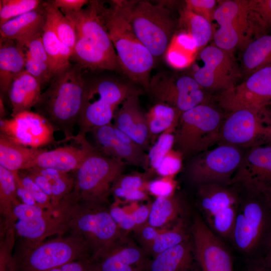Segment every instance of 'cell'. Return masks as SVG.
Segmentation results:
<instances>
[{"instance_id":"cell-1","label":"cell","mask_w":271,"mask_h":271,"mask_svg":"<svg viewBox=\"0 0 271 271\" xmlns=\"http://www.w3.org/2000/svg\"><path fill=\"white\" fill-rule=\"evenodd\" d=\"M57 207L62 216L65 232L83 238L93 260L107 253L128 235L114 220L107 205L78 201L71 192Z\"/></svg>"},{"instance_id":"cell-2","label":"cell","mask_w":271,"mask_h":271,"mask_svg":"<svg viewBox=\"0 0 271 271\" xmlns=\"http://www.w3.org/2000/svg\"><path fill=\"white\" fill-rule=\"evenodd\" d=\"M83 68L71 64L55 75L34 106L43 116L64 136V141L74 140L82 106L85 78Z\"/></svg>"},{"instance_id":"cell-3","label":"cell","mask_w":271,"mask_h":271,"mask_svg":"<svg viewBox=\"0 0 271 271\" xmlns=\"http://www.w3.org/2000/svg\"><path fill=\"white\" fill-rule=\"evenodd\" d=\"M96 5L115 49L120 71L146 91L156 59L136 35L114 0L108 5L96 1Z\"/></svg>"},{"instance_id":"cell-4","label":"cell","mask_w":271,"mask_h":271,"mask_svg":"<svg viewBox=\"0 0 271 271\" xmlns=\"http://www.w3.org/2000/svg\"><path fill=\"white\" fill-rule=\"evenodd\" d=\"M134 34L155 59L164 56L178 21L167 2L114 0Z\"/></svg>"},{"instance_id":"cell-5","label":"cell","mask_w":271,"mask_h":271,"mask_svg":"<svg viewBox=\"0 0 271 271\" xmlns=\"http://www.w3.org/2000/svg\"><path fill=\"white\" fill-rule=\"evenodd\" d=\"M140 92L130 84L110 77L85 78L75 142L86 139L92 128L111 123L118 106Z\"/></svg>"},{"instance_id":"cell-6","label":"cell","mask_w":271,"mask_h":271,"mask_svg":"<svg viewBox=\"0 0 271 271\" xmlns=\"http://www.w3.org/2000/svg\"><path fill=\"white\" fill-rule=\"evenodd\" d=\"M225 115L209 103L182 112L174 133L176 150L192 158L218 144Z\"/></svg>"},{"instance_id":"cell-7","label":"cell","mask_w":271,"mask_h":271,"mask_svg":"<svg viewBox=\"0 0 271 271\" xmlns=\"http://www.w3.org/2000/svg\"><path fill=\"white\" fill-rule=\"evenodd\" d=\"M126 164L103 154L95 147L80 167L73 172L72 195L81 202L107 205L112 186L122 175Z\"/></svg>"},{"instance_id":"cell-8","label":"cell","mask_w":271,"mask_h":271,"mask_svg":"<svg viewBox=\"0 0 271 271\" xmlns=\"http://www.w3.org/2000/svg\"><path fill=\"white\" fill-rule=\"evenodd\" d=\"M231 240L236 247L251 253L264 245L271 236V212L262 192L241 190Z\"/></svg>"},{"instance_id":"cell-9","label":"cell","mask_w":271,"mask_h":271,"mask_svg":"<svg viewBox=\"0 0 271 271\" xmlns=\"http://www.w3.org/2000/svg\"><path fill=\"white\" fill-rule=\"evenodd\" d=\"M213 20L219 25L213 36L214 44L228 51L245 48L253 35L256 38L266 34L250 11L248 1H224L216 8Z\"/></svg>"},{"instance_id":"cell-10","label":"cell","mask_w":271,"mask_h":271,"mask_svg":"<svg viewBox=\"0 0 271 271\" xmlns=\"http://www.w3.org/2000/svg\"><path fill=\"white\" fill-rule=\"evenodd\" d=\"M58 236L22 250L15 257L17 271H49L73 261L91 257L87 244L80 236L71 234Z\"/></svg>"},{"instance_id":"cell-11","label":"cell","mask_w":271,"mask_h":271,"mask_svg":"<svg viewBox=\"0 0 271 271\" xmlns=\"http://www.w3.org/2000/svg\"><path fill=\"white\" fill-rule=\"evenodd\" d=\"M197 195L208 227L217 235L231 239L241 201L240 190L231 185L207 183L198 186Z\"/></svg>"},{"instance_id":"cell-12","label":"cell","mask_w":271,"mask_h":271,"mask_svg":"<svg viewBox=\"0 0 271 271\" xmlns=\"http://www.w3.org/2000/svg\"><path fill=\"white\" fill-rule=\"evenodd\" d=\"M219 144L245 150L271 144V116L262 108L226 113Z\"/></svg>"},{"instance_id":"cell-13","label":"cell","mask_w":271,"mask_h":271,"mask_svg":"<svg viewBox=\"0 0 271 271\" xmlns=\"http://www.w3.org/2000/svg\"><path fill=\"white\" fill-rule=\"evenodd\" d=\"M245 149L219 144L191 158L187 167L190 181L197 186L207 183L229 185L238 167Z\"/></svg>"},{"instance_id":"cell-14","label":"cell","mask_w":271,"mask_h":271,"mask_svg":"<svg viewBox=\"0 0 271 271\" xmlns=\"http://www.w3.org/2000/svg\"><path fill=\"white\" fill-rule=\"evenodd\" d=\"M146 91L156 103L168 104L181 112L209 103L211 98L190 75H177L162 71L152 76Z\"/></svg>"},{"instance_id":"cell-15","label":"cell","mask_w":271,"mask_h":271,"mask_svg":"<svg viewBox=\"0 0 271 271\" xmlns=\"http://www.w3.org/2000/svg\"><path fill=\"white\" fill-rule=\"evenodd\" d=\"M14 215L13 228L24 240L22 250L37 245L51 235L62 236L66 233L57 206L51 210L22 203L15 207Z\"/></svg>"},{"instance_id":"cell-16","label":"cell","mask_w":271,"mask_h":271,"mask_svg":"<svg viewBox=\"0 0 271 271\" xmlns=\"http://www.w3.org/2000/svg\"><path fill=\"white\" fill-rule=\"evenodd\" d=\"M199 57L203 65L193 66L190 75L204 89L220 90L222 92L235 85L239 71L232 52L214 44L202 49Z\"/></svg>"},{"instance_id":"cell-17","label":"cell","mask_w":271,"mask_h":271,"mask_svg":"<svg viewBox=\"0 0 271 271\" xmlns=\"http://www.w3.org/2000/svg\"><path fill=\"white\" fill-rule=\"evenodd\" d=\"M214 99L226 113L261 108L271 101V65L250 74L244 82L221 92Z\"/></svg>"},{"instance_id":"cell-18","label":"cell","mask_w":271,"mask_h":271,"mask_svg":"<svg viewBox=\"0 0 271 271\" xmlns=\"http://www.w3.org/2000/svg\"><path fill=\"white\" fill-rule=\"evenodd\" d=\"M1 133L14 142L40 148L55 141L53 126L43 116L31 110L20 112L0 121Z\"/></svg>"},{"instance_id":"cell-19","label":"cell","mask_w":271,"mask_h":271,"mask_svg":"<svg viewBox=\"0 0 271 271\" xmlns=\"http://www.w3.org/2000/svg\"><path fill=\"white\" fill-rule=\"evenodd\" d=\"M229 185L247 192L271 187V144L245 149Z\"/></svg>"},{"instance_id":"cell-20","label":"cell","mask_w":271,"mask_h":271,"mask_svg":"<svg viewBox=\"0 0 271 271\" xmlns=\"http://www.w3.org/2000/svg\"><path fill=\"white\" fill-rule=\"evenodd\" d=\"M191 231L201 271H233L232 258L227 248L198 214L194 217Z\"/></svg>"},{"instance_id":"cell-21","label":"cell","mask_w":271,"mask_h":271,"mask_svg":"<svg viewBox=\"0 0 271 271\" xmlns=\"http://www.w3.org/2000/svg\"><path fill=\"white\" fill-rule=\"evenodd\" d=\"M90 132L95 148L103 154L126 164L145 167L147 155L144 150L111 122L94 127Z\"/></svg>"},{"instance_id":"cell-22","label":"cell","mask_w":271,"mask_h":271,"mask_svg":"<svg viewBox=\"0 0 271 271\" xmlns=\"http://www.w3.org/2000/svg\"><path fill=\"white\" fill-rule=\"evenodd\" d=\"M64 15L73 24L77 37L85 39L95 47L117 58L106 28L98 13L96 1H89L79 11Z\"/></svg>"},{"instance_id":"cell-23","label":"cell","mask_w":271,"mask_h":271,"mask_svg":"<svg viewBox=\"0 0 271 271\" xmlns=\"http://www.w3.org/2000/svg\"><path fill=\"white\" fill-rule=\"evenodd\" d=\"M93 260L97 271H147L150 261L145 250L128 235L107 253Z\"/></svg>"},{"instance_id":"cell-24","label":"cell","mask_w":271,"mask_h":271,"mask_svg":"<svg viewBox=\"0 0 271 271\" xmlns=\"http://www.w3.org/2000/svg\"><path fill=\"white\" fill-rule=\"evenodd\" d=\"M140 94H133L122 103L115 112L113 124L144 150L151 140L146 113L140 104Z\"/></svg>"},{"instance_id":"cell-25","label":"cell","mask_w":271,"mask_h":271,"mask_svg":"<svg viewBox=\"0 0 271 271\" xmlns=\"http://www.w3.org/2000/svg\"><path fill=\"white\" fill-rule=\"evenodd\" d=\"M78 146L67 145L50 151L43 150L38 156L35 167L69 172L78 169L94 150L86 139Z\"/></svg>"},{"instance_id":"cell-26","label":"cell","mask_w":271,"mask_h":271,"mask_svg":"<svg viewBox=\"0 0 271 271\" xmlns=\"http://www.w3.org/2000/svg\"><path fill=\"white\" fill-rule=\"evenodd\" d=\"M43 2L36 9L0 26V36L26 47L33 39L42 36L47 21Z\"/></svg>"},{"instance_id":"cell-27","label":"cell","mask_w":271,"mask_h":271,"mask_svg":"<svg viewBox=\"0 0 271 271\" xmlns=\"http://www.w3.org/2000/svg\"><path fill=\"white\" fill-rule=\"evenodd\" d=\"M24 47L15 41L0 37V90L8 93L14 79L25 70Z\"/></svg>"},{"instance_id":"cell-28","label":"cell","mask_w":271,"mask_h":271,"mask_svg":"<svg viewBox=\"0 0 271 271\" xmlns=\"http://www.w3.org/2000/svg\"><path fill=\"white\" fill-rule=\"evenodd\" d=\"M40 83L24 70L13 80L8 94L12 106V116L31 110L38 102L41 94Z\"/></svg>"},{"instance_id":"cell-29","label":"cell","mask_w":271,"mask_h":271,"mask_svg":"<svg viewBox=\"0 0 271 271\" xmlns=\"http://www.w3.org/2000/svg\"><path fill=\"white\" fill-rule=\"evenodd\" d=\"M43 150L17 144L0 134V166L10 171H24L35 167L37 159Z\"/></svg>"},{"instance_id":"cell-30","label":"cell","mask_w":271,"mask_h":271,"mask_svg":"<svg viewBox=\"0 0 271 271\" xmlns=\"http://www.w3.org/2000/svg\"><path fill=\"white\" fill-rule=\"evenodd\" d=\"M71 60L83 69L120 71L117 58L109 55L80 37H77Z\"/></svg>"},{"instance_id":"cell-31","label":"cell","mask_w":271,"mask_h":271,"mask_svg":"<svg viewBox=\"0 0 271 271\" xmlns=\"http://www.w3.org/2000/svg\"><path fill=\"white\" fill-rule=\"evenodd\" d=\"M193 250L188 238L157 255L150 261L147 271H186L192 263Z\"/></svg>"},{"instance_id":"cell-32","label":"cell","mask_w":271,"mask_h":271,"mask_svg":"<svg viewBox=\"0 0 271 271\" xmlns=\"http://www.w3.org/2000/svg\"><path fill=\"white\" fill-rule=\"evenodd\" d=\"M199 50L192 37L186 32H176L173 36L164 55L171 67L183 69L194 62Z\"/></svg>"},{"instance_id":"cell-33","label":"cell","mask_w":271,"mask_h":271,"mask_svg":"<svg viewBox=\"0 0 271 271\" xmlns=\"http://www.w3.org/2000/svg\"><path fill=\"white\" fill-rule=\"evenodd\" d=\"M183 204L180 197L175 193L168 197H158L151 203L148 223L158 229H167L170 224L181 220Z\"/></svg>"},{"instance_id":"cell-34","label":"cell","mask_w":271,"mask_h":271,"mask_svg":"<svg viewBox=\"0 0 271 271\" xmlns=\"http://www.w3.org/2000/svg\"><path fill=\"white\" fill-rule=\"evenodd\" d=\"M181 112L164 103H156L146 113L151 142L164 132L175 133Z\"/></svg>"},{"instance_id":"cell-35","label":"cell","mask_w":271,"mask_h":271,"mask_svg":"<svg viewBox=\"0 0 271 271\" xmlns=\"http://www.w3.org/2000/svg\"><path fill=\"white\" fill-rule=\"evenodd\" d=\"M21 203L13 172L0 166V213L4 219L1 228L13 227L16 221L14 209Z\"/></svg>"},{"instance_id":"cell-36","label":"cell","mask_w":271,"mask_h":271,"mask_svg":"<svg viewBox=\"0 0 271 271\" xmlns=\"http://www.w3.org/2000/svg\"><path fill=\"white\" fill-rule=\"evenodd\" d=\"M178 26L192 37L199 52L206 47L214 34L211 23L185 6L180 10Z\"/></svg>"},{"instance_id":"cell-37","label":"cell","mask_w":271,"mask_h":271,"mask_svg":"<svg viewBox=\"0 0 271 271\" xmlns=\"http://www.w3.org/2000/svg\"><path fill=\"white\" fill-rule=\"evenodd\" d=\"M242 63L249 75L271 65V34L262 35L250 42L245 48Z\"/></svg>"},{"instance_id":"cell-38","label":"cell","mask_w":271,"mask_h":271,"mask_svg":"<svg viewBox=\"0 0 271 271\" xmlns=\"http://www.w3.org/2000/svg\"><path fill=\"white\" fill-rule=\"evenodd\" d=\"M47 20L51 24L60 41L73 50L77 40V33L72 23L51 2H43Z\"/></svg>"},{"instance_id":"cell-39","label":"cell","mask_w":271,"mask_h":271,"mask_svg":"<svg viewBox=\"0 0 271 271\" xmlns=\"http://www.w3.org/2000/svg\"><path fill=\"white\" fill-rule=\"evenodd\" d=\"M189 238L183 221L181 220L173 227L160 230L152 242L145 249L147 254L154 257L160 253Z\"/></svg>"},{"instance_id":"cell-40","label":"cell","mask_w":271,"mask_h":271,"mask_svg":"<svg viewBox=\"0 0 271 271\" xmlns=\"http://www.w3.org/2000/svg\"><path fill=\"white\" fill-rule=\"evenodd\" d=\"M34 167L47 180L52 192L51 202L57 207L61 200L72 191L74 185L73 175L52 169Z\"/></svg>"},{"instance_id":"cell-41","label":"cell","mask_w":271,"mask_h":271,"mask_svg":"<svg viewBox=\"0 0 271 271\" xmlns=\"http://www.w3.org/2000/svg\"><path fill=\"white\" fill-rule=\"evenodd\" d=\"M42 39L49 58L51 71L53 77L67 68L64 67L60 59V41L47 20L42 35Z\"/></svg>"},{"instance_id":"cell-42","label":"cell","mask_w":271,"mask_h":271,"mask_svg":"<svg viewBox=\"0 0 271 271\" xmlns=\"http://www.w3.org/2000/svg\"><path fill=\"white\" fill-rule=\"evenodd\" d=\"M42 2L39 0H1L0 26L37 9Z\"/></svg>"},{"instance_id":"cell-43","label":"cell","mask_w":271,"mask_h":271,"mask_svg":"<svg viewBox=\"0 0 271 271\" xmlns=\"http://www.w3.org/2000/svg\"><path fill=\"white\" fill-rule=\"evenodd\" d=\"M174 141V133L161 134L149 151L145 167L149 166L150 171L155 172L164 157L173 149Z\"/></svg>"},{"instance_id":"cell-44","label":"cell","mask_w":271,"mask_h":271,"mask_svg":"<svg viewBox=\"0 0 271 271\" xmlns=\"http://www.w3.org/2000/svg\"><path fill=\"white\" fill-rule=\"evenodd\" d=\"M15 234L13 227L1 229L0 271H17L16 259L13 254Z\"/></svg>"},{"instance_id":"cell-45","label":"cell","mask_w":271,"mask_h":271,"mask_svg":"<svg viewBox=\"0 0 271 271\" xmlns=\"http://www.w3.org/2000/svg\"><path fill=\"white\" fill-rule=\"evenodd\" d=\"M26 47L27 48L26 54L38 63L44 72L52 79L53 76L50 62L42 42V36L32 40Z\"/></svg>"},{"instance_id":"cell-46","label":"cell","mask_w":271,"mask_h":271,"mask_svg":"<svg viewBox=\"0 0 271 271\" xmlns=\"http://www.w3.org/2000/svg\"><path fill=\"white\" fill-rule=\"evenodd\" d=\"M183 157L173 148L164 157L155 172L162 177L174 176L181 169Z\"/></svg>"},{"instance_id":"cell-47","label":"cell","mask_w":271,"mask_h":271,"mask_svg":"<svg viewBox=\"0 0 271 271\" xmlns=\"http://www.w3.org/2000/svg\"><path fill=\"white\" fill-rule=\"evenodd\" d=\"M18 173L23 185L39 206L51 210L56 208L57 207L53 206L49 197L43 192L24 171H18Z\"/></svg>"},{"instance_id":"cell-48","label":"cell","mask_w":271,"mask_h":271,"mask_svg":"<svg viewBox=\"0 0 271 271\" xmlns=\"http://www.w3.org/2000/svg\"><path fill=\"white\" fill-rule=\"evenodd\" d=\"M174 176H166L148 182L146 189L158 197H168L175 193L176 183Z\"/></svg>"},{"instance_id":"cell-49","label":"cell","mask_w":271,"mask_h":271,"mask_svg":"<svg viewBox=\"0 0 271 271\" xmlns=\"http://www.w3.org/2000/svg\"><path fill=\"white\" fill-rule=\"evenodd\" d=\"M115 200L116 201L109 207L111 216L122 231L127 233L133 231L136 229L137 225L130 212H127L124 208L120 207L118 201Z\"/></svg>"},{"instance_id":"cell-50","label":"cell","mask_w":271,"mask_h":271,"mask_svg":"<svg viewBox=\"0 0 271 271\" xmlns=\"http://www.w3.org/2000/svg\"><path fill=\"white\" fill-rule=\"evenodd\" d=\"M216 3L217 1L215 0H186L185 6L211 23L216 9Z\"/></svg>"},{"instance_id":"cell-51","label":"cell","mask_w":271,"mask_h":271,"mask_svg":"<svg viewBox=\"0 0 271 271\" xmlns=\"http://www.w3.org/2000/svg\"><path fill=\"white\" fill-rule=\"evenodd\" d=\"M148 174H131L123 175L117 180L112 187L127 190H143L146 188Z\"/></svg>"},{"instance_id":"cell-52","label":"cell","mask_w":271,"mask_h":271,"mask_svg":"<svg viewBox=\"0 0 271 271\" xmlns=\"http://www.w3.org/2000/svg\"><path fill=\"white\" fill-rule=\"evenodd\" d=\"M249 10L269 29L271 27V0H249Z\"/></svg>"},{"instance_id":"cell-53","label":"cell","mask_w":271,"mask_h":271,"mask_svg":"<svg viewBox=\"0 0 271 271\" xmlns=\"http://www.w3.org/2000/svg\"><path fill=\"white\" fill-rule=\"evenodd\" d=\"M49 271H97L91 257H86L66 263Z\"/></svg>"},{"instance_id":"cell-54","label":"cell","mask_w":271,"mask_h":271,"mask_svg":"<svg viewBox=\"0 0 271 271\" xmlns=\"http://www.w3.org/2000/svg\"><path fill=\"white\" fill-rule=\"evenodd\" d=\"M25 70L34 77L42 86L50 83L51 79L43 71L41 66L26 53Z\"/></svg>"},{"instance_id":"cell-55","label":"cell","mask_w":271,"mask_h":271,"mask_svg":"<svg viewBox=\"0 0 271 271\" xmlns=\"http://www.w3.org/2000/svg\"><path fill=\"white\" fill-rule=\"evenodd\" d=\"M111 193L115 198L124 199L129 201L143 200L147 198V194L143 190H127L112 187Z\"/></svg>"},{"instance_id":"cell-56","label":"cell","mask_w":271,"mask_h":271,"mask_svg":"<svg viewBox=\"0 0 271 271\" xmlns=\"http://www.w3.org/2000/svg\"><path fill=\"white\" fill-rule=\"evenodd\" d=\"M87 0H53L52 4L63 14L77 12L82 9L88 3Z\"/></svg>"},{"instance_id":"cell-57","label":"cell","mask_w":271,"mask_h":271,"mask_svg":"<svg viewBox=\"0 0 271 271\" xmlns=\"http://www.w3.org/2000/svg\"><path fill=\"white\" fill-rule=\"evenodd\" d=\"M15 179L17 193L23 204L29 205H38L33 197L23 185L18 171H13Z\"/></svg>"},{"instance_id":"cell-58","label":"cell","mask_w":271,"mask_h":271,"mask_svg":"<svg viewBox=\"0 0 271 271\" xmlns=\"http://www.w3.org/2000/svg\"><path fill=\"white\" fill-rule=\"evenodd\" d=\"M151 206V204L142 205L132 210L130 213L137 225V228L148 222Z\"/></svg>"},{"instance_id":"cell-59","label":"cell","mask_w":271,"mask_h":271,"mask_svg":"<svg viewBox=\"0 0 271 271\" xmlns=\"http://www.w3.org/2000/svg\"><path fill=\"white\" fill-rule=\"evenodd\" d=\"M250 271H271V263L264 261H260Z\"/></svg>"},{"instance_id":"cell-60","label":"cell","mask_w":271,"mask_h":271,"mask_svg":"<svg viewBox=\"0 0 271 271\" xmlns=\"http://www.w3.org/2000/svg\"><path fill=\"white\" fill-rule=\"evenodd\" d=\"M263 259L266 262L271 263V236L267 243L265 248V255Z\"/></svg>"},{"instance_id":"cell-61","label":"cell","mask_w":271,"mask_h":271,"mask_svg":"<svg viewBox=\"0 0 271 271\" xmlns=\"http://www.w3.org/2000/svg\"><path fill=\"white\" fill-rule=\"evenodd\" d=\"M262 193L264 196L267 204L271 212V187L264 190Z\"/></svg>"},{"instance_id":"cell-62","label":"cell","mask_w":271,"mask_h":271,"mask_svg":"<svg viewBox=\"0 0 271 271\" xmlns=\"http://www.w3.org/2000/svg\"><path fill=\"white\" fill-rule=\"evenodd\" d=\"M5 109L4 107L3 99L2 98V95H1L0 98V116L1 119H3V117L5 115Z\"/></svg>"},{"instance_id":"cell-63","label":"cell","mask_w":271,"mask_h":271,"mask_svg":"<svg viewBox=\"0 0 271 271\" xmlns=\"http://www.w3.org/2000/svg\"><path fill=\"white\" fill-rule=\"evenodd\" d=\"M262 108L271 116V101Z\"/></svg>"},{"instance_id":"cell-64","label":"cell","mask_w":271,"mask_h":271,"mask_svg":"<svg viewBox=\"0 0 271 271\" xmlns=\"http://www.w3.org/2000/svg\"><path fill=\"white\" fill-rule=\"evenodd\" d=\"M270 29H271V27H270Z\"/></svg>"}]
</instances>
